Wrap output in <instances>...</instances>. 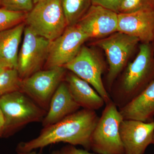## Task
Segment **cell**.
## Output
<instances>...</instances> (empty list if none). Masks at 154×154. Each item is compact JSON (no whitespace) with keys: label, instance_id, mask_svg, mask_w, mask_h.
Wrapping results in <instances>:
<instances>
[{"label":"cell","instance_id":"1","mask_svg":"<svg viewBox=\"0 0 154 154\" xmlns=\"http://www.w3.org/2000/svg\"><path fill=\"white\" fill-rule=\"evenodd\" d=\"M99 119L94 110L83 108L77 110L56 123L43 127L35 138L20 143L17 153L29 152L59 143L91 149V136Z\"/></svg>","mask_w":154,"mask_h":154},{"label":"cell","instance_id":"2","mask_svg":"<svg viewBox=\"0 0 154 154\" xmlns=\"http://www.w3.org/2000/svg\"><path fill=\"white\" fill-rule=\"evenodd\" d=\"M154 64L149 42H144L139 47L137 56L127 67L122 79L121 85L113 97L119 108L131 101L152 80Z\"/></svg>","mask_w":154,"mask_h":154},{"label":"cell","instance_id":"3","mask_svg":"<svg viewBox=\"0 0 154 154\" xmlns=\"http://www.w3.org/2000/svg\"><path fill=\"white\" fill-rule=\"evenodd\" d=\"M113 101L106 104L91 138V149L98 154H125L119 128L123 118Z\"/></svg>","mask_w":154,"mask_h":154},{"label":"cell","instance_id":"4","mask_svg":"<svg viewBox=\"0 0 154 154\" xmlns=\"http://www.w3.org/2000/svg\"><path fill=\"white\" fill-rule=\"evenodd\" d=\"M0 108L5 122L4 135L29 123L42 121L47 113L20 91L0 97Z\"/></svg>","mask_w":154,"mask_h":154},{"label":"cell","instance_id":"5","mask_svg":"<svg viewBox=\"0 0 154 154\" xmlns=\"http://www.w3.org/2000/svg\"><path fill=\"white\" fill-rule=\"evenodd\" d=\"M25 22L37 35L51 41L68 27L61 0H44L35 4L26 14Z\"/></svg>","mask_w":154,"mask_h":154},{"label":"cell","instance_id":"6","mask_svg":"<svg viewBox=\"0 0 154 154\" xmlns=\"http://www.w3.org/2000/svg\"><path fill=\"white\" fill-rule=\"evenodd\" d=\"M66 71L63 66L40 70L22 80L20 91L47 111L53 95L64 81Z\"/></svg>","mask_w":154,"mask_h":154},{"label":"cell","instance_id":"7","mask_svg":"<svg viewBox=\"0 0 154 154\" xmlns=\"http://www.w3.org/2000/svg\"><path fill=\"white\" fill-rule=\"evenodd\" d=\"M51 43V41L38 36L25 26L17 67L22 80L42 70L47 60Z\"/></svg>","mask_w":154,"mask_h":154},{"label":"cell","instance_id":"8","mask_svg":"<svg viewBox=\"0 0 154 154\" xmlns=\"http://www.w3.org/2000/svg\"><path fill=\"white\" fill-rule=\"evenodd\" d=\"M63 67L91 85L103 98L105 104L112 101L102 80L104 63L93 50L82 46L76 56Z\"/></svg>","mask_w":154,"mask_h":154},{"label":"cell","instance_id":"9","mask_svg":"<svg viewBox=\"0 0 154 154\" xmlns=\"http://www.w3.org/2000/svg\"><path fill=\"white\" fill-rule=\"evenodd\" d=\"M139 41L137 37L117 31L97 42L107 56L109 65L107 80L109 86L124 68Z\"/></svg>","mask_w":154,"mask_h":154},{"label":"cell","instance_id":"10","mask_svg":"<svg viewBox=\"0 0 154 154\" xmlns=\"http://www.w3.org/2000/svg\"><path fill=\"white\" fill-rule=\"evenodd\" d=\"M89 38L77 25L68 26L51 41L44 69L63 67L76 56Z\"/></svg>","mask_w":154,"mask_h":154},{"label":"cell","instance_id":"11","mask_svg":"<svg viewBox=\"0 0 154 154\" xmlns=\"http://www.w3.org/2000/svg\"><path fill=\"white\" fill-rule=\"evenodd\" d=\"M125 154H144L152 144L154 120L149 122L123 119L119 128Z\"/></svg>","mask_w":154,"mask_h":154},{"label":"cell","instance_id":"12","mask_svg":"<svg viewBox=\"0 0 154 154\" xmlns=\"http://www.w3.org/2000/svg\"><path fill=\"white\" fill-rule=\"evenodd\" d=\"M76 25L89 38L105 37L117 32L118 14L92 5Z\"/></svg>","mask_w":154,"mask_h":154},{"label":"cell","instance_id":"13","mask_svg":"<svg viewBox=\"0 0 154 154\" xmlns=\"http://www.w3.org/2000/svg\"><path fill=\"white\" fill-rule=\"evenodd\" d=\"M117 31L149 42L154 39V9L118 14Z\"/></svg>","mask_w":154,"mask_h":154},{"label":"cell","instance_id":"14","mask_svg":"<svg viewBox=\"0 0 154 154\" xmlns=\"http://www.w3.org/2000/svg\"><path fill=\"white\" fill-rule=\"evenodd\" d=\"M65 81L61 83L53 95L46 115L42 121L43 127L56 123L79 110Z\"/></svg>","mask_w":154,"mask_h":154},{"label":"cell","instance_id":"15","mask_svg":"<svg viewBox=\"0 0 154 154\" xmlns=\"http://www.w3.org/2000/svg\"><path fill=\"white\" fill-rule=\"evenodd\" d=\"M119 109L123 119L144 122L153 121L154 79L138 95Z\"/></svg>","mask_w":154,"mask_h":154},{"label":"cell","instance_id":"16","mask_svg":"<svg viewBox=\"0 0 154 154\" xmlns=\"http://www.w3.org/2000/svg\"><path fill=\"white\" fill-rule=\"evenodd\" d=\"M64 81L75 102L83 109L99 110L105 104L103 98L89 83L70 72Z\"/></svg>","mask_w":154,"mask_h":154},{"label":"cell","instance_id":"17","mask_svg":"<svg viewBox=\"0 0 154 154\" xmlns=\"http://www.w3.org/2000/svg\"><path fill=\"white\" fill-rule=\"evenodd\" d=\"M25 26L23 22L0 32V59L10 68L17 69L19 45Z\"/></svg>","mask_w":154,"mask_h":154},{"label":"cell","instance_id":"18","mask_svg":"<svg viewBox=\"0 0 154 154\" xmlns=\"http://www.w3.org/2000/svg\"><path fill=\"white\" fill-rule=\"evenodd\" d=\"M68 26L76 25L92 5L91 0H61Z\"/></svg>","mask_w":154,"mask_h":154},{"label":"cell","instance_id":"19","mask_svg":"<svg viewBox=\"0 0 154 154\" xmlns=\"http://www.w3.org/2000/svg\"><path fill=\"white\" fill-rule=\"evenodd\" d=\"M22 79L17 69H8L0 75V97L20 91Z\"/></svg>","mask_w":154,"mask_h":154},{"label":"cell","instance_id":"20","mask_svg":"<svg viewBox=\"0 0 154 154\" xmlns=\"http://www.w3.org/2000/svg\"><path fill=\"white\" fill-rule=\"evenodd\" d=\"M26 14L0 8V32L25 22Z\"/></svg>","mask_w":154,"mask_h":154},{"label":"cell","instance_id":"21","mask_svg":"<svg viewBox=\"0 0 154 154\" xmlns=\"http://www.w3.org/2000/svg\"><path fill=\"white\" fill-rule=\"evenodd\" d=\"M145 9H154V0H124L119 13H129Z\"/></svg>","mask_w":154,"mask_h":154},{"label":"cell","instance_id":"22","mask_svg":"<svg viewBox=\"0 0 154 154\" xmlns=\"http://www.w3.org/2000/svg\"><path fill=\"white\" fill-rule=\"evenodd\" d=\"M2 8L14 12H30L34 7L33 0H0Z\"/></svg>","mask_w":154,"mask_h":154},{"label":"cell","instance_id":"23","mask_svg":"<svg viewBox=\"0 0 154 154\" xmlns=\"http://www.w3.org/2000/svg\"><path fill=\"white\" fill-rule=\"evenodd\" d=\"M92 5L99 6L119 14L124 0H91Z\"/></svg>","mask_w":154,"mask_h":154},{"label":"cell","instance_id":"24","mask_svg":"<svg viewBox=\"0 0 154 154\" xmlns=\"http://www.w3.org/2000/svg\"><path fill=\"white\" fill-rule=\"evenodd\" d=\"M60 151L63 154H98L92 153L87 150L78 149L74 146L69 144L63 147Z\"/></svg>","mask_w":154,"mask_h":154},{"label":"cell","instance_id":"25","mask_svg":"<svg viewBox=\"0 0 154 154\" xmlns=\"http://www.w3.org/2000/svg\"><path fill=\"white\" fill-rule=\"evenodd\" d=\"M5 122L2 112L0 108V138L5 134Z\"/></svg>","mask_w":154,"mask_h":154},{"label":"cell","instance_id":"26","mask_svg":"<svg viewBox=\"0 0 154 154\" xmlns=\"http://www.w3.org/2000/svg\"><path fill=\"white\" fill-rule=\"evenodd\" d=\"M8 69L11 68L4 61L0 59V75Z\"/></svg>","mask_w":154,"mask_h":154},{"label":"cell","instance_id":"27","mask_svg":"<svg viewBox=\"0 0 154 154\" xmlns=\"http://www.w3.org/2000/svg\"><path fill=\"white\" fill-rule=\"evenodd\" d=\"M17 154H42L40 153H38L36 152H34V151L29 152L26 153H17ZM51 154H63L61 151H54Z\"/></svg>","mask_w":154,"mask_h":154},{"label":"cell","instance_id":"28","mask_svg":"<svg viewBox=\"0 0 154 154\" xmlns=\"http://www.w3.org/2000/svg\"><path fill=\"white\" fill-rule=\"evenodd\" d=\"M33 4L34 5L37 4V3L39 2H41V1H44V0H33Z\"/></svg>","mask_w":154,"mask_h":154},{"label":"cell","instance_id":"29","mask_svg":"<svg viewBox=\"0 0 154 154\" xmlns=\"http://www.w3.org/2000/svg\"><path fill=\"white\" fill-rule=\"evenodd\" d=\"M152 144H154V135H153V137Z\"/></svg>","mask_w":154,"mask_h":154},{"label":"cell","instance_id":"30","mask_svg":"<svg viewBox=\"0 0 154 154\" xmlns=\"http://www.w3.org/2000/svg\"></svg>","mask_w":154,"mask_h":154}]
</instances>
